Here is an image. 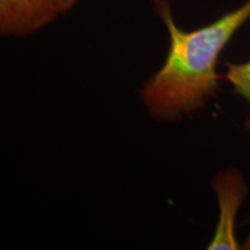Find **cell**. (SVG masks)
<instances>
[{"instance_id":"1","label":"cell","mask_w":250,"mask_h":250,"mask_svg":"<svg viewBox=\"0 0 250 250\" xmlns=\"http://www.w3.org/2000/svg\"><path fill=\"white\" fill-rule=\"evenodd\" d=\"M155 13L169 35L167 57L140 92L152 117L179 120L204 107L217 95L220 76L217 64L233 36L250 20V0L213 22L184 30L175 22L169 0H152Z\"/></svg>"},{"instance_id":"2","label":"cell","mask_w":250,"mask_h":250,"mask_svg":"<svg viewBox=\"0 0 250 250\" xmlns=\"http://www.w3.org/2000/svg\"><path fill=\"white\" fill-rule=\"evenodd\" d=\"M80 0H0V33L27 36L66 14Z\"/></svg>"},{"instance_id":"4","label":"cell","mask_w":250,"mask_h":250,"mask_svg":"<svg viewBox=\"0 0 250 250\" xmlns=\"http://www.w3.org/2000/svg\"><path fill=\"white\" fill-rule=\"evenodd\" d=\"M226 78L233 87L234 92L239 94L250 105V61L246 62H225ZM246 127L250 131V114L246 122Z\"/></svg>"},{"instance_id":"3","label":"cell","mask_w":250,"mask_h":250,"mask_svg":"<svg viewBox=\"0 0 250 250\" xmlns=\"http://www.w3.org/2000/svg\"><path fill=\"white\" fill-rule=\"evenodd\" d=\"M218 198L219 219L208 243L210 250L241 249L236 240V215L247 195V184L239 170L230 169L215 175L212 182Z\"/></svg>"},{"instance_id":"5","label":"cell","mask_w":250,"mask_h":250,"mask_svg":"<svg viewBox=\"0 0 250 250\" xmlns=\"http://www.w3.org/2000/svg\"><path fill=\"white\" fill-rule=\"evenodd\" d=\"M249 223H250V219H249ZM243 248L247 249V250H250V235L248 236V239L246 240L245 245H243Z\"/></svg>"}]
</instances>
